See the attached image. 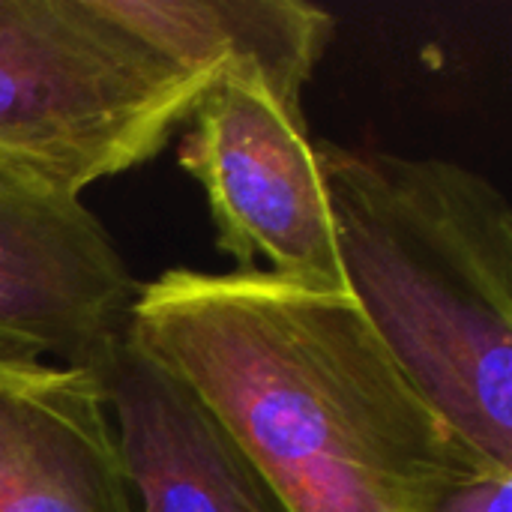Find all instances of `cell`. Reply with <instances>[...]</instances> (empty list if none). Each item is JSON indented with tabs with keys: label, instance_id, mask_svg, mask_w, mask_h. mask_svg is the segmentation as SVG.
Listing matches in <instances>:
<instances>
[{
	"label": "cell",
	"instance_id": "1",
	"mask_svg": "<svg viewBox=\"0 0 512 512\" xmlns=\"http://www.w3.org/2000/svg\"><path fill=\"white\" fill-rule=\"evenodd\" d=\"M129 339L207 405L294 512H411L480 459L345 288L168 270L141 285Z\"/></svg>",
	"mask_w": 512,
	"mask_h": 512
},
{
	"label": "cell",
	"instance_id": "2",
	"mask_svg": "<svg viewBox=\"0 0 512 512\" xmlns=\"http://www.w3.org/2000/svg\"><path fill=\"white\" fill-rule=\"evenodd\" d=\"M345 291L435 414L512 471V210L447 159L315 144Z\"/></svg>",
	"mask_w": 512,
	"mask_h": 512
},
{
	"label": "cell",
	"instance_id": "3",
	"mask_svg": "<svg viewBox=\"0 0 512 512\" xmlns=\"http://www.w3.org/2000/svg\"><path fill=\"white\" fill-rule=\"evenodd\" d=\"M210 84L99 0H0V174L81 195L153 159Z\"/></svg>",
	"mask_w": 512,
	"mask_h": 512
},
{
	"label": "cell",
	"instance_id": "4",
	"mask_svg": "<svg viewBox=\"0 0 512 512\" xmlns=\"http://www.w3.org/2000/svg\"><path fill=\"white\" fill-rule=\"evenodd\" d=\"M180 168L207 195L216 246L237 273L345 288L327 186L306 120L243 78H216L186 117Z\"/></svg>",
	"mask_w": 512,
	"mask_h": 512
},
{
	"label": "cell",
	"instance_id": "5",
	"mask_svg": "<svg viewBox=\"0 0 512 512\" xmlns=\"http://www.w3.org/2000/svg\"><path fill=\"white\" fill-rule=\"evenodd\" d=\"M138 294L81 195L0 174V354L96 375L129 342Z\"/></svg>",
	"mask_w": 512,
	"mask_h": 512
},
{
	"label": "cell",
	"instance_id": "6",
	"mask_svg": "<svg viewBox=\"0 0 512 512\" xmlns=\"http://www.w3.org/2000/svg\"><path fill=\"white\" fill-rule=\"evenodd\" d=\"M96 378L135 512H294L207 405L132 339Z\"/></svg>",
	"mask_w": 512,
	"mask_h": 512
},
{
	"label": "cell",
	"instance_id": "7",
	"mask_svg": "<svg viewBox=\"0 0 512 512\" xmlns=\"http://www.w3.org/2000/svg\"><path fill=\"white\" fill-rule=\"evenodd\" d=\"M0 512H135L93 372L0 354Z\"/></svg>",
	"mask_w": 512,
	"mask_h": 512
},
{
	"label": "cell",
	"instance_id": "8",
	"mask_svg": "<svg viewBox=\"0 0 512 512\" xmlns=\"http://www.w3.org/2000/svg\"><path fill=\"white\" fill-rule=\"evenodd\" d=\"M102 12L168 63L264 87L303 117V90L333 36V18L303 0H99ZM306 120V117H303Z\"/></svg>",
	"mask_w": 512,
	"mask_h": 512
},
{
	"label": "cell",
	"instance_id": "9",
	"mask_svg": "<svg viewBox=\"0 0 512 512\" xmlns=\"http://www.w3.org/2000/svg\"><path fill=\"white\" fill-rule=\"evenodd\" d=\"M411 512H512V471L474 459L435 480Z\"/></svg>",
	"mask_w": 512,
	"mask_h": 512
}]
</instances>
